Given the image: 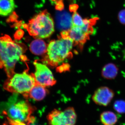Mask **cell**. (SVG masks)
I'll use <instances>...</instances> for the list:
<instances>
[{"instance_id": "obj_1", "label": "cell", "mask_w": 125, "mask_h": 125, "mask_svg": "<svg viewBox=\"0 0 125 125\" xmlns=\"http://www.w3.org/2000/svg\"><path fill=\"white\" fill-rule=\"evenodd\" d=\"M25 48L22 44L15 42L8 35L0 37V68L4 69L8 78L15 74L17 62L26 60L23 55Z\"/></svg>"}, {"instance_id": "obj_2", "label": "cell", "mask_w": 125, "mask_h": 125, "mask_svg": "<svg viewBox=\"0 0 125 125\" xmlns=\"http://www.w3.org/2000/svg\"><path fill=\"white\" fill-rule=\"evenodd\" d=\"M74 43L69 37H59L51 41L47 45L44 60L52 66H56L72 56Z\"/></svg>"}, {"instance_id": "obj_3", "label": "cell", "mask_w": 125, "mask_h": 125, "mask_svg": "<svg viewBox=\"0 0 125 125\" xmlns=\"http://www.w3.org/2000/svg\"><path fill=\"white\" fill-rule=\"evenodd\" d=\"M24 28L29 34L37 39L49 37L54 31V24L50 14L47 10L40 12L29 21Z\"/></svg>"}, {"instance_id": "obj_4", "label": "cell", "mask_w": 125, "mask_h": 125, "mask_svg": "<svg viewBox=\"0 0 125 125\" xmlns=\"http://www.w3.org/2000/svg\"><path fill=\"white\" fill-rule=\"evenodd\" d=\"M36 84L33 74H30L25 70L22 73H15L8 78L3 87L8 92L21 94L25 97Z\"/></svg>"}, {"instance_id": "obj_5", "label": "cell", "mask_w": 125, "mask_h": 125, "mask_svg": "<svg viewBox=\"0 0 125 125\" xmlns=\"http://www.w3.org/2000/svg\"><path fill=\"white\" fill-rule=\"evenodd\" d=\"M36 108L28 101H20L11 105L7 111L9 118L15 121L29 124L33 122L34 117L32 114Z\"/></svg>"}, {"instance_id": "obj_6", "label": "cell", "mask_w": 125, "mask_h": 125, "mask_svg": "<svg viewBox=\"0 0 125 125\" xmlns=\"http://www.w3.org/2000/svg\"><path fill=\"white\" fill-rule=\"evenodd\" d=\"M47 118L49 125H75L77 115L73 108L69 107L64 111L54 109Z\"/></svg>"}, {"instance_id": "obj_7", "label": "cell", "mask_w": 125, "mask_h": 125, "mask_svg": "<svg viewBox=\"0 0 125 125\" xmlns=\"http://www.w3.org/2000/svg\"><path fill=\"white\" fill-rule=\"evenodd\" d=\"M96 22L94 19H91L89 23L80 28L72 25L68 31V36L73 41L74 45L81 46L87 40L94 31L93 26Z\"/></svg>"}, {"instance_id": "obj_8", "label": "cell", "mask_w": 125, "mask_h": 125, "mask_svg": "<svg viewBox=\"0 0 125 125\" xmlns=\"http://www.w3.org/2000/svg\"><path fill=\"white\" fill-rule=\"evenodd\" d=\"M35 71L33 74L36 83L44 87L52 86L56 81L51 70L44 64L35 61L34 62Z\"/></svg>"}, {"instance_id": "obj_9", "label": "cell", "mask_w": 125, "mask_h": 125, "mask_svg": "<svg viewBox=\"0 0 125 125\" xmlns=\"http://www.w3.org/2000/svg\"><path fill=\"white\" fill-rule=\"evenodd\" d=\"M113 91L107 87H101L97 89L92 96L94 102L99 106H106L114 98Z\"/></svg>"}, {"instance_id": "obj_10", "label": "cell", "mask_w": 125, "mask_h": 125, "mask_svg": "<svg viewBox=\"0 0 125 125\" xmlns=\"http://www.w3.org/2000/svg\"><path fill=\"white\" fill-rule=\"evenodd\" d=\"M57 25L61 31H68L72 25V17L66 11L59 12L57 14Z\"/></svg>"}, {"instance_id": "obj_11", "label": "cell", "mask_w": 125, "mask_h": 125, "mask_svg": "<svg viewBox=\"0 0 125 125\" xmlns=\"http://www.w3.org/2000/svg\"><path fill=\"white\" fill-rule=\"evenodd\" d=\"M47 93L45 87L36 83L24 97L32 99L36 101H42L46 97Z\"/></svg>"}, {"instance_id": "obj_12", "label": "cell", "mask_w": 125, "mask_h": 125, "mask_svg": "<svg viewBox=\"0 0 125 125\" xmlns=\"http://www.w3.org/2000/svg\"><path fill=\"white\" fill-rule=\"evenodd\" d=\"M47 48L46 43L40 39H37L31 42L30 49L32 53L36 55H42L46 53Z\"/></svg>"}, {"instance_id": "obj_13", "label": "cell", "mask_w": 125, "mask_h": 125, "mask_svg": "<svg viewBox=\"0 0 125 125\" xmlns=\"http://www.w3.org/2000/svg\"><path fill=\"white\" fill-rule=\"evenodd\" d=\"M15 6L14 0H0V16L10 15L13 11Z\"/></svg>"}, {"instance_id": "obj_14", "label": "cell", "mask_w": 125, "mask_h": 125, "mask_svg": "<svg viewBox=\"0 0 125 125\" xmlns=\"http://www.w3.org/2000/svg\"><path fill=\"white\" fill-rule=\"evenodd\" d=\"M100 120L103 125H114L117 122L118 118L113 112L105 111L101 113Z\"/></svg>"}, {"instance_id": "obj_15", "label": "cell", "mask_w": 125, "mask_h": 125, "mask_svg": "<svg viewBox=\"0 0 125 125\" xmlns=\"http://www.w3.org/2000/svg\"><path fill=\"white\" fill-rule=\"evenodd\" d=\"M118 69L115 65L112 63L105 65L102 71V75L104 78L113 79L116 76Z\"/></svg>"}, {"instance_id": "obj_16", "label": "cell", "mask_w": 125, "mask_h": 125, "mask_svg": "<svg viewBox=\"0 0 125 125\" xmlns=\"http://www.w3.org/2000/svg\"><path fill=\"white\" fill-rule=\"evenodd\" d=\"M91 19H83L76 11L74 12L72 16V25L82 28L89 22Z\"/></svg>"}, {"instance_id": "obj_17", "label": "cell", "mask_w": 125, "mask_h": 125, "mask_svg": "<svg viewBox=\"0 0 125 125\" xmlns=\"http://www.w3.org/2000/svg\"><path fill=\"white\" fill-rule=\"evenodd\" d=\"M113 108L115 111L120 114L125 113V101L117 100L114 103Z\"/></svg>"}, {"instance_id": "obj_18", "label": "cell", "mask_w": 125, "mask_h": 125, "mask_svg": "<svg viewBox=\"0 0 125 125\" xmlns=\"http://www.w3.org/2000/svg\"><path fill=\"white\" fill-rule=\"evenodd\" d=\"M118 18L120 22L125 24V10L120 11L118 14Z\"/></svg>"}, {"instance_id": "obj_19", "label": "cell", "mask_w": 125, "mask_h": 125, "mask_svg": "<svg viewBox=\"0 0 125 125\" xmlns=\"http://www.w3.org/2000/svg\"><path fill=\"white\" fill-rule=\"evenodd\" d=\"M7 119L9 121V123L10 125H27L25 123L13 120L9 117H7Z\"/></svg>"}, {"instance_id": "obj_20", "label": "cell", "mask_w": 125, "mask_h": 125, "mask_svg": "<svg viewBox=\"0 0 125 125\" xmlns=\"http://www.w3.org/2000/svg\"><path fill=\"white\" fill-rule=\"evenodd\" d=\"M23 33L22 30L21 29L19 30L15 33V37L17 39H19L22 37Z\"/></svg>"}, {"instance_id": "obj_21", "label": "cell", "mask_w": 125, "mask_h": 125, "mask_svg": "<svg viewBox=\"0 0 125 125\" xmlns=\"http://www.w3.org/2000/svg\"><path fill=\"white\" fill-rule=\"evenodd\" d=\"M64 7V5H63V3L61 2V1H58V3L57 4L56 6V9L58 10H62Z\"/></svg>"}, {"instance_id": "obj_22", "label": "cell", "mask_w": 125, "mask_h": 125, "mask_svg": "<svg viewBox=\"0 0 125 125\" xmlns=\"http://www.w3.org/2000/svg\"><path fill=\"white\" fill-rule=\"evenodd\" d=\"M78 8V5H72L70 6V10L71 11H74L75 12L76 11V10Z\"/></svg>"}, {"instance_id": "obj_23", "label": "cell", "mask_w": 125, "mask_h": 125, "mask_svg": "<svg viewBox=\"0 0 125 125\" xmlns=\"http://www.w3.org/2000/svg\"><path fill=\"white\" fill-rule=\"evenodd\" d=\"M123 56H124V58L125 59V49L124 50V51H123Z\"/></svg>"}, {"instance_id": "obj_24", "label": "cell", "mask_w": 125, "mask_h": 125, "mask_svg": "<svg viewBox=\"0 0 125 125\" xmlns=\"http://www.w3.org/2000/svg\"><path fill=\"white\" fill-rule=\"evenodd\" d=\"M52 0L55 1V0Z\"/></svg>"}]
</instances>
